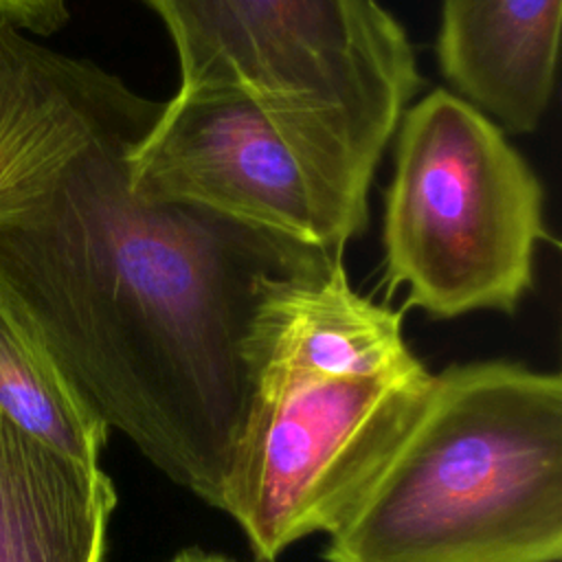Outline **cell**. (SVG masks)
Here are the masks:
<instances>
[{
	"instance_id": "30bf717a",
	"label": "cell",
	"mask_w": 562,
	"mask_h": 562,
	"mask_svg": "<svg viewBox=\"0 0 562 562\" xmlns=\"http://www.w3.org/2000/svg\"><path fill=\"white\" fill-rule=\"evenodd\" d=\"M0 413L53 448L99 463L108 426L0 303Z\"/></svg>"
},
{
	"instance_id": "7c38bea8",
	"label": "cell",
	"mask_w": 562,
	"mask_h": 562,
	"mask_svg": "<svg viewBox=\"0 0 562 562\" xmlns=\"http://www.w3.org/2000/svg\"><path fill=\"white\" fill-rule=\"evenodd\" d=\"M169 562H237L235 558H228L217 551H204L200 547L182 549L178 555H173Z\"/></svg>"
},
{
	"instance_id": "8992f818",
	"label": "cell",
	"mask_w": 562,
	"mask_h": 562,
	"mask_svg": "<svg viewBox=\"0 0 562 562\" xmlns=\"http://www.w3.org/2000/svg\"><path fill=\"white\" fill-rule=\"evenodd\" d=\"M130 167L149 195L312 250H345L369 220L237 94L176 92L132 149Z\"/></svg>"
},
{
	"instance_id": "3957f363",
	"label": "cell",
	"mask_w": 562,
	"mask_h": 562,
	"mask_svg": "<svg viewBox=\"0 0 562 562\" xmlns=\"http://www.w3.org/2000/svg\"><path fill=\"white\" fill-rule=\"evenodd\" d=\"M184 94H237L358 209L422 88L411 42L378 0H143Z\"/></svg>"
},
{
	"instance_id": "5b68a950",
	"label": "cell",
	"mask_w": 562,
	"mask_h": 562,
	"mask_svg": "<svg viewBox=\"0 0 562 562\" xmlns=\"http://www.w3.org/2000/svg\"><path fill=\"white\" fill-rule=\"evenodd\" d=\"M432 373H255L220 509L257 562L334 531L415 419Z\"/></svg>"
},
{
	"instance_id": "8fae6325",
	"label": "cell",
	"mask_w": 562,
	"mask_h": 562,
	"mask_svg": "<svg viewBox=\"0 0 562 562\" xmlns=\"http://www.w3.org/2000/svg\"><path fill=\"white\" fill-rule=\"evenodd\" d=\"M0 22L24 35L48 37L68 22L66 0H0Z\"/></svg>"
},
{
	"instance_id": "6da1fadb",
	"label": "cell",
	"mask_w": 562,
	"mask_h": 562,
	"mask_svg": "<svg viewBox=\"0 0 562 562\" xmlns=\"http://www.w3.org/2000/svg\"><path fill=\"white\" fill-rule=\"evenodd\" d=\"M162 103L0 22V303L79 400L220 509L268 279L331 252L149 195Z\"/></svg>"
},
{
	"instance_id": "9c48e42d",
	"label": "cell",
	"mask_w": 562,
	"mask_h": 562,
	"mask_svg": "<svg viewBox=\"0 0 562 562\" xmlns=\"http://www.w3.org/2000/svg\"><path fill=\"white\" fill-rule=\"evenodd\" d=\"M116 490L0 413V562H101Z\"/></svg>"
},
{
	"instance_id": "7a4b0ae2",
	"label": "cell",
	"mask_w": 562,
	"mask_h": 562,
	"mask_svg": "<svg viewBox=\"0 0 562 562\" xmlns=\"http://www.w3.org/2000/svg\"><path fill=\"white\" fill-rule=\"evenodd\" d=\"M325 562H560L562 380L487 360L432 373Z\"/></svg>"
},
{
	"instance_id": "ba28073f",
	"label": "cell",
	"mask_w": 562,
	"mask_h": 562,
	"mask_svg": "<svg viewBox=\"0 0 562 562\" xmlns=\"http://www.w3.org/2000/svg\"><path fill=\"white\" fill-rule=\"evenodd\" d=\"M560 22L562 0H443L439 68L503 132H533L555 86Z\"/></svg>"
},
{
	"instance_id": "277c9868",
	"label": "cell",
	"mask_w": 562,
	"mask_h": 562,
	"mask_svg": "<svg viewBox=\"0 0 562 562\" xmlns=\"http://www.w3.org/2000/svg\"><path fill=\"white\" fill-rule=\"evenodd\" d=\"M384 202V283L430 318L516 312L533 285L544 193L505 132L437 88L404 110Z\"/></svg>"
},
{
	"instance_id": "52a82bcc",
	"label": "cell",
	"mask_w": 562,
	"mask_h": 562,
	"mask_svg": "<svg viewBox=\"0 0 562 562\" xmlns=\"http://www.w3.org/2000/svg\"><path fill=\"white\" fill-rule=\"evenodd\" d=\"M406 310L356 292L342 252L266 281L246 340L255 373L400 375L424 364L402 331Z\"/></svg>"
}]
</instances>
